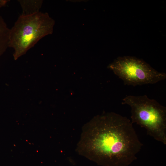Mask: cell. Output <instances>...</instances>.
Segmentation results:
<instances>
[{
  "label": "cell",
  "instance_id": "obj_1",
  "mask_svg": "<svg viewBox=\"0 0 166 166\" xmlns=\"http://www.w3.org/2000/svg\"><path fill=\"white\" fill-rule=\"evenodd\" d=\"M143 144L130 120L114 112L98 115L82 128L76 151L101 166H128Z\"/></svg>",
  "mask_w": 166,
  "mask_h": 166
},
{
  "label": "cell",
  "instance_id": "obj_2",
  "mask_svg": "<svg viewBox=\"0 0 166 166\" xmlns=\"http://www.w3.org/2000/svg\"><path fill=\"white\" fill-rule=\"evenodd\" d=\"M54 24L46 13L39 11L19 16L10 29L9 35L8 47L14 50V59L26 54L42 38L52 34Z\"/></svg>",
  "mask_w": 166,
  "mask_h": 166
},
{
  "label": "cell",
  "instance_id": "obj_3",
  "mask_svg": "<svg viewBox=\"0 0 166 166\" xmlns=\"http://www.w3.org/2000/svg\"><path fill=\"white\" fill-rule=\"evenodd\" d=\"M122 105L131 108V122L146 130L148 135L166 144V107L146 95H128Z\"/></svg>",
  "mask_w": 166,
  "mask_h": 166
},
{
  "label": "cell",
  "instance_id": "obj_4",
  "mask_svg": "<svg viewBox=\"0 0 166 166\" xmlns=\"http://www.w3.org/2000/svg\"><path fill=\"white\" fill-rule=\"evenodd\" d=\"M108 68L128 85L153 84L166 78L165 73L158 72L143 60L134 57H119Z\"/></svg>",
  "mask_w": 166,
  "mask_h": 166
},
{
  "label": "cell",
  "instance_id": "obj_5",
  "mask_svg": "<svg viewBox=\"0 0 166 166\" xmlns=\"http://www.w3.org/2000/svg\"><path fill=\"white\" fill-rule=\"evenodd\" d=\"M22 8V14L29 15L39 12L43 1L41 0H18Z\"/></svg>",
  "mask_w": 166,
  "mask_h": 166
},
{
  "label": "cell",
  "instance_id": "obj_6",
  "mask_svg": "<svg viewBox=\"0 0 166 166\" xmlns=\"http://www.w3.org/2000/svg\"><path fill=\"white\" fill-rule=\"evenodd\" d=\"M10 31L3 18L0 15V56L8 47Z\"/></svg>",
  "mask_w": 166,
  "mask_h": 166
},
{
  "label": "cell",
  "instance_id": "obj_7",
  "mask_svg": "<svg viewBox=\"0 0 166 166\" xmlns=\"http://www.w3.org/2000/svg\"><path fill=\"white\" fill-rule=\"evenodd\" d=\"M9 1L8 0H0V8L5 6Z\"/></svg>",
  "mask_w": 166,
  "mask_h": 166
}]
</instances>
